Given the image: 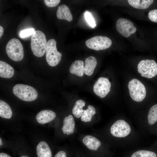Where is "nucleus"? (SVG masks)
<instances>
[{
    "mask_svg": "<svg viewBox=\"0 0 157 157\" xmlns=\"http://www.w3.org/2000/svg\"><path fill=\"white\" fill-rule=\"evenodd\" d=\"M13 92L18 98L22 100L31 101L36 99L38 94L33 87L23 84L15 85L13 88Z\"/></svg>",
    "mask_w": 157,
    "mask_h": 157,
    "instance_id": "f03ea898",
    "label": "nucleus"
},
{
    "mask_svg": "<svg viewBox=\"0 0 157 157\" xmlns=\"http://www.w3.org/2000/svg\"><path fill=\"white\" fill-rule=\"evenodd\" d=\"M21 157H29L28 156H21Z\"/></svg>",
    "mask_w": 157,
    "mask_h": 157,
    "instance_id": "473e14b6",
    "label": "nucleus"
},
{
    "mask_svg": "<svg viewBox=\"0 0 157 157\" xmlns=\"http://www.w3.org/2000/svg\"><path fill=\"white\" fill-rule=\"evenodd\" d=\"M14 73L13 68L6 63L0 61V76L10 78L12 77Z\"/></svg>",
    "mask_w": 157,
    "mask_h": 157,
    "instance_id": "f3484780",
    "label": "nucleus"
},
{
    "mask_svg": "<svg viewBox=\"0 0 157 157\" xmlns=\"http://www.w3.org/2000/svg\"><path fill=\"white\" fill-rule=\"evenodd\" d=\"M138 70L142 76L150 78L157 74V64L153 60L141 61L138 65Z\"/></svg>",
    "mask_w": 157,
    "mask_h": 157,
    "instance_id": "423d86ee",
    "label": "nucleus"
},
{
    "mask_svg": "<svg viewBox=\"0 0 157 157\" xmlns=\"http://www.w3.org/2000/svg\"><path fill=\"white\" fill-rule=\"evenodd\" d=\"M83 144L89 149L97 150L100 146V141L96 138L90 135L85 136L83 139Z\"/></svg>",
    "mask_w": 157,
    "mask_h": 157,
    "instance_id": "ddd939ff",
    "label": "nucleus"
},
{
    "mask_svg": "<svg viewBox=\"0 0 157 157\" xmlns=\"http://www.w3.org/2000/svg\"><path fill=\"white\" fill-rule=\"evenodd\" d=\"M12 111L10 106L4 101L0 100V116L4 118L10 119Z\"/></svg>",
    "mask_w": 157,
    "mask_h": 157,
    "instance_id": "aec40b11",
    "label": "nucleus"
},
{
    "mask_svg": "<svg viewBox=\"0 0 157 157\" xmlns=\"http://www.w3.org/2000/svg\"><path fill=\"white\" fill-rule=\"evenodd\" d=\"M85 104V101L81 99L78 100L75 102L72 113L76 118H78L82 116L84 111L83 108Z\"/></svg>",
    "mask_w": 157,
    "mask_h": 157,
    "instance_id": "412c9836",
    "label": "nucleus"
},
{
    "mask_svg": "<svg viewBox=\"0 0 157 157\" xmlns=\"http://www.w3.org/2000/svg\"><path fill=\"white\" fill-rule=\"evenodd\" d=\"M147 120L150 125H153L157 122V104L153 106L149 109Z\"/></svg>",
    "mask_w": 157,
    "mask_h": 157,
    "instance_id": "5701e85b",
    "label": "nucleus"
},
{
    "mask_svg": "<svg viewBox=\"0 0 157 157\" xmlns=\"http://www.w3.org/2000/svg\"><path fill=\"white\" fill-rule=\"evenodd\" d=\"M6 52L8 56L12 60L18 61L21 60L24 56L22 45L18 39L13 38L10 40L6 47Z\"/></svg>",
    "mask_w": 157,
    "mask_h": 157,
    "instance_id": "7ed1b4c3",
    "label": "nucleus"
},
{
    "mask_svg": "<svg viewBox=\"0 0 157 157\" xmlns=\"http://www.w3.org/2000/svg\"><path fill=\"white\" fill-rule=\"evenodd\" d=\"M47 42L44 34L40 31H34L31 38V47L35 56H43L46 51Z\"/></svg>",
    "mask_w": 157,
    "mask_h": 157,
    "instance_id": "f257e3e1",
    "label": "nucleus"
},
{
    "mask_svg": "<svg viewBox=\"0 0 157 157\" xmlns=\"http://www.w3.org/2000/svg\"><path fill=\"white\" fill-rule=\"evenodd\" d=\"M54 157H66V155L65 151H60L58 152Z\"/></svg>",
    "mask_w": 157,
    "mask_h": 157,
    "instance_id": "c85d7f7f",
    "label": "nucleus"
},
{
    "mask_svg": "<svg viewBox=\"0 0 157 157\" xmlns=\"http://www.w3.org/2000/svg\"><path fill=\"white\" fill-rule=\"evenodd\" d=\"M2 144H3V143L2 142L1 139V138H0V146L2 145Z\"/></svg>",
    "mask_w": 157,
    "mask_h": 157,
    "instance_id": "2f4dec72",
    "label": "nucleus"
},
{
    "mask_svg": "<svg viewBox=\"0 0 157 157\" xmlns=\"http://www.w3.org/2000/svg\"><path fill=\"white\" fill-rule=\"evenodd\" d=\"M111 83L108 79L106 78H99L94 84L93 91L100 98L105 97L110 90Z\"/></svg>",
    "mask_w": 157,
    "mask_h": 157,
    "instance_id": "9d476101",
    "label": "nucleus"
},
{
    "mask_svg": "<svg viewBox=\"0 0 157 157\" xmlns=\"http://www.w3.org/2000/svg\"><path fill=\"white\" fill-rule=\"evenodd\" d=\"M128 86L130 95L134 101L140 102L144 100L146 94V89L140 81L133 79L129 81Z\"/></svg>",
    "mask_w": 157,
    "mask_h": 157,
    "instance_id": "20e7f679",
    "label": "nucleus"
},
{
    "mask_svg": "<svg viewBox=\"0 0 157 157\" xmlns=\"http://www.w3.org/2000/svg\"><path fill=\"white\" fill-rule=\"evenodd\" d=\"M3 33V28L2 26H0V38L2 36Z\"/></svg>",
    "mask_w": 157,
    "mask_h": 157,
    "instance_id": "7c9ffc66",
    "label": "nucleus"
},
{
    "mask_svg": "<svg viewBox=\"0 0 157 157\" xmlns=\"http://www.w3.org/2000/svg\"><path fill=\"white\" fill-rule=\"evenodd\" d=\"M35 31L34 29L33 28L26 29L21 31L19 35L20 37L24 38L32 35Z\"/></svg>",
    "mask_w": 157,
    "mask_h": 157,
    "instance_id": "a878e982",
    "label": "nucleus"
},
{
    "mask_svg": "<svg viewBox=\"0 0 157 157\" xmlns=\"http://www.w3.org/2000/svg\"><path fill=\"white\" fill-rule=\"evenodd\" d=\"M131 6L137 9H145L148 8L153 3V0H128Z\"/></svg>",
    "mask_w": 157,
    "mask_h": 157,
    "instance_id": "6ab92c4d",
    "label": "nucleus"
},
{
    "mask_svg": "<svg viewBox=\"0 0 157 157\" xmlns=\"http://www.w3.org/2000/svg\"><path fill=\"white\" fill-rule=\"evenodd\" d=\"M56 42L54 39H51L47 42L46 51V58L49 65L54 67L60 61L62 54L57 50Z\"/></svg>",
    "mask_w": 157,
    "mask_h": 157,
    "instance_id": "39448f33",
    "label": "nucleus"
},
{
    "mask_svg": "<svg viewBox=\"0 0 157 157\" xmlns=\"http://www.w3.org/2000/svg\"><path fill=\"white\" fill-rule=\"evenodd\" d=\"M44 1L46 6L49 7L56 6L60 1V0H44Z\"/></svg>",
    "mask_w": 157,
    "mask_h": 157,
    "instance_id": "cd10ccee",
    "label": "nucleus"
},
{
    "mask_svg": "<svg viewBox=\"0 0 157 157\" xmlns=\"http://www.w3.org/2000/svg\"><path fill=\"white\" fill-rule=\"evenodd\" d=\"M0 157H11L7 154L3 153H0Z\"/></svg>",
    "mask_w": 157,
    "mask_h": 157,
    "instance_id": "c756f323",
    "label": "nucleus"
},
{
    "mask_svg": "<svg viewBox=\"0 0 157 157\" xmlns=\"http://www.w3.org/2000/svg\"><path fill=\"white\" fill-rule=\"evenodd\" d=\"M57 17L61 19L71 21L73 19L72 15L68 7L63 4L58 6L56 13Z\"/></svg>",
    "mask_w": 157,
    "mask_h": 157,
    "instance_id": "4468645a",
    "label": "nucleus"
},
{
    "mask_svg": "<svg viewBox=\"0 0 157 157\" xmlns=\"http://www.w3.org/2000/svg\"><path fill=\"white\" fill-rule=\"evenodd\" d=\"M85 19L90 26L94 28L96 26L95 21L91 13L86 11L85 13Z\"/></svg>",
    "mask_w": 157,
    "mask_h": 157,
    "instance_id": "393cba45",
    "label": "nucleus"
},
{
    "mask_svg": "<svg viewBox=\"0 0 157 157\" xmlns=\"http://www.w3.org/2000/svg\"><path fill=\"white\" fill-rule=\"evenodd\" d=\"M63 125L62 128L63 133L67 135L72 134L74 131L75 123L73 116L69 115L65 117L63 120Z\"/></svg>",
    "mask_w": 157,
    "mask_h": 157,
    "instance_id": "f8f14e48",
    "label": "nucleus"
},
{
    "mask_svg": "<svg viewBox=\"0 0 157 157\" xmlns=\"http://www.w3.org/2000/svg\"><path fill=\"white\" fill-rule=\"evenodd\" d=\"M96 114L95 108L92 105H89L86 110H84L81 116V120L84 122L91 121L93 116Z\"/></svg>",
    "mask_w": 157,
    "mask_h": 157,
    "instance_id": "4be33fe9",
    "label": "nucleus"
},
{
    "mask_svg": "<svg viewBox=\"0 0 157 157\" xmlns=\"http://www.w3.org/2000/svg\"><path fill=\"white\" fill-rule=\"evenodd\" d=\"M84 63L81 60H76L71 64L69 68V71L71 73L75 74L77 76L81 77L84 73Z\"/></svg>",
    "mask_w": 157,
    "mask_h": 157,
    "instance_id": "a211bd4d",
    "label": "nucleus"
},
{
    "mask_svg": "<svg viewBox=\"0 0 157 157\" xmlns=\"http://www.w3.org/2000/svg\"><path fill=\"white\" fill-rule=\"evenodd\" d=\"M131 157H157V155L153 151L140 150L134 153Z\"/></svg>",
    "mask_w": 157,
    "mask_h": 157,
    "instance_id": "b1692460",
    "label": "nucleus"
},
{
    "mask_svg": "<svg viewBox=\"0 0 157 157\" xmlns=\"http://www.w3.org/2000/svg\"><path fill=\"white\" fill-rule=\"evenodd\" d=\"M97 63V60L94 57L91 56L86 58L85 60L84 73L88 76L91 75L94 72Z\"/></svg>",
    "mask_w": 157,
    "mask_h": 157,
    "instance_id": "dca6fc26",
    "label": "nucleus"
},
{
    "mask_svg": "<svg viewBox=\"0 0 157 157\" xmlns=\"http://www.w3.org/2000/svg\"><path fill=\"white\" fill-rule=\"evenodd\" d=\"M148 16L151 21L157 23V9L150 10Z\"/></svg>",
    "mask_w": 157,
    "mask_h": 157,
    "instance_id": "bb28decb",
    "label": "nucleus"
},
{
    "mask_svg": "<svg viewBox=\"0 0 157 157\" xmlns=\"http://www.w3.org/2000/svg\"><path fill=\"white\" fill-rule=\"evenodd\" d=\"M116 26L118 32L126 38L129 37L134 33L137 30L131 22L123 18H120L117 20Z\"/></svg>",
    "mask_w": 157,
    "mask_h": 157,
    "instance_id": "6e6552de",
    "label": "nucleus"
},
{
    "mask_svg": "<svg viewBox=\"0 0 157 157\" xmlns=\"http://www.w3.org/2000/svg\"><path fill=\"white\" fill-rule=\"evenodd\" d=\"M38 157H52L51 149L48 144L45 141L40 142L36 147Z\"/></svg>",
    "mask_w": 157,
    "mask_h": 157,
    "instance_id": "2eb2a0df",
    "label": "nucleus"
},
{
    "mask_svg": "<svg viewBox=\"0 0 157 157\" xmlns=\"http://www.w3.org/2000/svg\"><path fill=\"white\" fill-rule=\"evenodd\" d=\"M110 131L113 136L122 138L127 136L130 133L131 129L126 121L120 119L117 121L113 124L111 127Z\"/></svg>",
    "mask_w": 157,
    "mask_h": 157,
    "instance_id": "1a4fd4ad",
    "label": "nucleus"
},
{
    "mask_svg": "<svg viewBox=\"0 0 157 157\" xmlns=\"http://www.w3.org/2000/svg\"><path fill=\"white\" fill-rule=\"evenodd\" d=\"M56 116L54 112L46 110L41 111L38 113L36 116V119L38 123L44 124L52 121Z\"/></svg>",
    "mask_w": 157,
    "mask_h": 157,
    "instance_id": "9b49d317",
    "label": "nucleus"
},
{
    "mask_svg": "<svg viewBox=\"0 0 157 157\" xmlns=\"http://www.w3.org/2000/svg\"><path fill=\"white\" fill-rule=\"evenodd\" d=\"M85 43L88 48L98 51L108 48L112 42L111 40L106 36H96L88 39Z\"/></svg>",
    "mask_w": 157,
    "mask_h": 157,
    "instance_id": "0eeeda50",
    "label": "nucleus"
}]
</instances>
